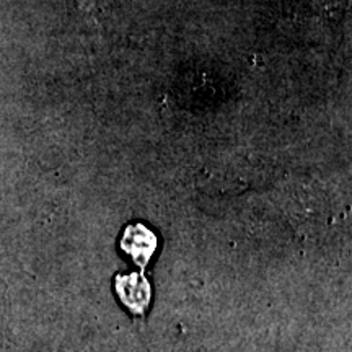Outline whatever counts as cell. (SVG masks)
<instances>
[{"label": "cell", "mask_w": 352, "mask_h": 352, "mask_svg": "<svg viewBox=\"0 0 352 352\" xmlns=\"http://www.w3.org/2000/svg\"><path fill=\"white\" fill-rule=\"evenodd\" d=\"M114 290L122 305L135 316H144L151 307L152 287L144 271L114 277Z\"/></svg>", "instance_id": "1"}, {"label": "cell", "mask_w": 352, "mask_h": 352, "mask_svg": "<svg viewBox=\"0 0 352 352\" xmlns=\"http://www.w3.org/2000/svg\"><path fill=\"white\" fill-rule=\"evenodd\" d=\"M120 246L122 252L129 254L132 261L138 264L140 271H145L153 253L157 252L158 240L155 233L144 223H131L122 232Z\"/></svg>", "instance_id": "2"}]
</instances>
